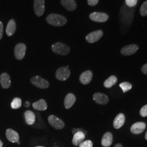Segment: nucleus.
<instances>
[{
  "label": "nucleus",
  "mask_w": 147,
  "mask_h": 147,
  "mask_svg": "<svg viewBox=\"0 0 147 147\" xmlns=\"http://www.w3.org/2000/svg\"><path fill=\"white\" fill-rule=\"evenodd\" d=\"M93 100L97 103L100 105H105L108 103L109 99V97L103 93H96L93 95Z\"/></svg>",
  "instance_id": "11"
},
{
  "label": "nucleus",
  "mask_w": 147,
  "mask_h": 147,
  "mask_svg": "<svg viewBox=\"0 0 147 147\" xmlns=\"http://www.w3.org/2000/svg\"><path fill=\"white\" fill-rule=\"evenodd\" d=\"M76 101V97L72 93H69L66 95L64 99V106L65 109H69L73 106Z\"/></svg>",
  "instance_id": "20"
},
{
  "label": "nucleus",
  "mask_w": 147,
  "mask_h": 147,
  "mask_svg": "<svg viewBox=\"0 0 147 147\" xmlns=\"http://www.w3.org/2000/svg\"><path fill=\"white\" fill-rule=\"evenodd\" d=\"M6 137L7 139L12 143H17L19 141V135L18 133L13 129H8L6 130Z\"/></svg>",
  "instance_id": "13"
},
{
  "label": "nucleus",
  "mask_w": 147,
  "mask_h": 147,
  "mask_svg": "<svg viewBox=\"0 0 147 147\" xmlns=\"http://www.w3.org/2000/svg\"><path fill=\"white\" fill-rule=\"evenodd\" d=\"M125 121V117L123 113H119L116 116L113 121V126L116 129H119L124 125Z\"/></svg>",
  "instance_id": "17"
},
{
  "label": "nucleus",
  "mask_w": 147,
  "mask_h": 147,
  "mask_svg": "<svg viewBox=\"0 0 147 147\" xmlns=\"http://www.w3.org/2000/svg\"><path fill=\"white\" fill-rule=\"evenodd\" d=\"M34 9L37 16H42L45 11V0H34Z\"/></svg>",
  "instance_id": "9"
},
{
  "label": "nucleus",
  "mask_w": 147,
  "mask_h": 147,
  "mask_svg": "<svg viewBox=\"0 0 147 147\" xmlns=\"http://www.w3.org/2000/svg\"><path fill=\"white\" fill-rule=\"evenodd\" d=\"M3 25L1 21H0V40L3 37Z\"/></svg>",
  "instance_id": "32"
},
{
  "label": "nucleus",
  "mask_w": 147,
  "mask_h": 147,
  "mask_svg": "<svg viewBox=\"0 0 147 147\" xmlns=\"http://www.w3.org/2000/svg\"><path fill=\"white\" fill-rule=\"evenodd\" d=\"M61 3L68 11H74L77 7V4L75 0H61Z\"/></svg>",
  "instance_id": "18"
},
{
  "label": "nucleus",
  "mask_w": 147,
  "mask_h": 147,
  "mask_svg": "<svg viewBox=\"0 0 147 147\" xmlns=\"http://www.w3.org/2000/svg\"><path fill=\"white\" fill-rule=\"evenodd\" d=\"M126 5L130 7H133L136 5L137 0H125Z\"/></svg>",
  "instance_id": "29"
},
{
  "label": "nucleus",
  "mask_w": 147,
  "mask_h": 147,
  "mask_svg": "<svg viewBox=\"0 0 147 147\" xmlns=\"http://www.w3.org/2000/svg\"><path fill=\"white\" fill-rule=\"evenodd\" d=\"M140 115L143 117L147 116V105H144L140 110Z\"/></svg>",
  "instance_id": "30"
},
{
  "label": "nucleus",
  "mask_w": 147,
  "mask_h": 147,
  "mask_svg": "<svg viewBox=\"0 0 147 147\" xmlns=\"http://www.w3.org/2000/svg\"><path fill=\"white\" fill-rule=\"evenodd\" d=\"M145 138H146V139L147 140V131L146 132V136H145Z\"/></svg>",
  "instance_id": "37"
},
{
  "label": "nucleus",
  "mask_w": 147,
  "mask_h": 147,
  "mask_svg": "<svg viewBox=\"0 0 147 147\" xmlns=\"http://www.w3.org/2000/svg\"><path fill=\"white\" fill-rule=\"evenodd\" d=\"M146 127V124L144 122H137L134 124L130 129L132 134H140L143 131Z\"/></svg>",
  "instance_id": "12"
},
{
  "label": "nucleus",
  "mask_w": 147,
  "mask_h": 147,
  "mask_svg": "<svg viewBox=\"0 0 147 147\" xmlns=\"http://www.w3.org/2000/svg\"><path fill=\"white\" fill-rule=\"evenodd\" d=\"M16 21L14 20L11 19L8 22L7 28H6V33L8 36H12L16 32Z\"/></svg>",
  "instance_id": "21"
},
{
  "label": "nucleus",
  "mask_w": 147,
  "mask_h": 147,
  "mask_svg": "<svg viewBox=\"0 0 147 147\" xmlns=\"http://www.w3.org/2000/svg\"><path fill=\"white\" fill-rule=\"evenodd\" d=\"M48 121L51 126L57 130L62 129L65 125L62 120L54 115H51L48 117Z\"/></svg>",
  "instance_id": "5"
},
{
  "label": "nucleus",
  "mask_w": 147,
  "mask_h": 147,
  "mask_svg": "<svg viewBox=\"0 0 147 147\" xmlns=\"http://www.w3.org/2000/svg\"><path fill=\"white\" fill-rule=\"evenodd\" d=\"M22 101L20 98H16L12 101L11 103V107L13 109H18L21 107Z\"/></svg>",
  "instance_id": "25"
},
{
  "label": "nucleus",
  "mask_w": 147,
  "mask_h": 147,
  "mask_svg": "<svg viewBox=\"0 0 147 147\" xmlns=\"http://www.w3.org/2000/svg\"><path fill=\"white\" fill-rule=\"evenodd\" d=\"M140 13L141 16H147V1H145L141 5L140 9Z\"/></svg>",
  "instance_id": "27"
},
{
  "label": "nucleus",
  "mask_w": 147,
  "mask_h": 147,
  "mask_svg": "<svg viewBox=\"0 0 147 147\" xmlns=\"http://www.w3.org/2000/svg\"><path fill=\"white\" fill-rule=\"evenodd\" d=\"M92 78V72L90 70H87L81 74L80 76V81L83 84H87L91 81Z\"/></svg>",
  "instance_id": "15"
},
{
  "label": "nucleus",
  "mask_w": 147,
  "mask_h": 147,
  "mask_svg": "<svg viewBox=\"0 0 147 147\" xmlns=\"http://www.w3.org/2000/svg\"><path fill=\"white\" fill-rule=\"evenodd\" d=\"M0 82L3 88L7 89L9 88L11 85V78L9 75L5 73L2 74L0 76Z\"/></svg>",
  "instance_id": "16"
},
{
  "label": "nucleus",
  "mask_w": 147,
  "mask_h": 147,
  "mask_svg": "<svg viewBox=\"0 0 147 147\" xmlns=\"http://www.w3.org/2000/svg\"><path fill=\"white\" fill-rule=\"evenodd\" d=\"M117 82V77L114 75H112L106 80V81L104 82V85L106 88H109L116 84Z\"/></svg>",
  "instance_id": "24"
},
{
  "label": "nucleus",
  "mask_w": 147,
  "mask_h": 147,
  "mask_svg": "<svg viewBox=\"0 0 147 147\" xmlns=\"http://www.w3.org/2000/svg\"><path fill=\"white\" fill-rule=\"evenodd\" d=\"M52 50L55 53L64 56L68 55L70 53V49L66 44L62 42H58L53 44Z\"/></svg>",
  "instance_id": "2"
},
{
  "label": "nucleus",
  "mask_w": 147,
  "mask_h": 147,
  "mask_svg": "<svg viewBox=\"0 0 147 147\" xmlns=\"http://www.w3.org/2000/svg\"><path fill=\"white\" fill-rule=\"evenodd\" d=\"M115 147H123V146L121 144H119V143H118V144H117L116 146H115Z\"/></svg>",
  "instance_id": "35"
},
{
  "label": "nucleus",
  "mask_w": 147,
  "mask_h": 147,
  "mask_svg": "<svg viewBox=\"0 0 147 147\" xmlns=\"http://www.w3.org/2000/svg\"><path fill=\"white\" fill-rule=\"evenodd\" d=\"M99 2V0H88V3L89 5L94 6Z\"/></svg>",
  "instance_id": "31"
},
{
  "label": "nucleus",
  "mask_w": 147,
  "mask_h": 147,
  "mask_svg": "<svg viewBox=\"0 0 147 147\" xmlns=\"http://www.w3.org/2000/svg\"><path fill=\"white\" fill-rule=\"evenodd\" d=\"M73 133L74 134L72 142L74 146H79L85 138V133L82 130L74 129Z\"/></svg>",
  "instance_id": "4"
},
{
  "label": "nucleus",
  "mask_w": 147,
  "mask_h": 147,
  "mask_svg": "<svg viewBox=\"0 0 147 147\" xmlns=\"http://www.w3.org/2000/svg\"><path fill=\"white\" fill-rule=\"evenodd\" d=\"M25 118L27 124L28 125H32L36 121V116L34 113L31 111H26L25 113Z\"/></svg>",
  "instance_id": "23"
},
{
  "label": "nucleus",
  "mask_w": 147,
  "mask_h": 147,
  "mask_svg": "<svg viewBox=\"0 0 147 147\" xmlns=\"http://www.w3.org/2000/svg\"><path fill=\"white\" fill-rule=\"evenodd\" d=\"M113 142V135L110 132L105 133L101 140V144L103 147H109L110 146Z\"/></svg>",
  "instance_id": "19"
},
{
  "label": "nucleus",
  "mask_w": 147,
  "mask_h": 147,
  "mask_svg": "<svg viewBox=\"0 0 147 147\" xmlns=\"http://www.w3.org/2000/svg\"><path fill=\"white\" fill-rule=\"evenodd\" d=\"M89 18L95 22H104L109 19V16L104 13L93 12L89 15Z\"/></svg>",
  "instance_id": "8"
},
{
  "label": "nucleus",
  "mask_w": 147,
  "mask_h": 147,
  "mask_svg": "<svg viewBox=\"0 0 147 147\" xmlns=\"http://www.w3.org/2000/svg\"><path fill=\"white\" fill-rule=\"evenodd\" d=\"M17 143H18V144H20V142H19V141H18Z\"/></svg>",
  "instance_id": "38"
},
{
  "label": "nucleus",
  "mask_w": 147,
  "mask_h": 147,
  "mask_svg": "<svg viewBox=\"0 0 147 147\" xmlns=\"http://www.w3.org/2000/svg\"><path fill=\"white\" fill-rule=\"evenodd\" d=\"M47 21L48 24L55 26H62L67 22V19L57 14H51L47 16Z\"/></svg>",
  "instance_id": "1"
},
{
  "label": "nucleus",
  "mask_w": 147,
  "mask_h": 147,
  "mask_svg": "<svg viewBox=\"0 0 147 147\" xmlns=\"http://www.w3.org/2000/svg\"><path fill=\"white\" fill-rule=\"evenodd\" d=\"M119 86L123 90L124 93H125L126 92L130 90L132 88V84L127 82H124L121 83V84H119Z\"/></svg>",
  "instance_id": "26"
},
{
  "label": "nucleus",
  "mask_w": 147,
  "mask_h": 147,
  "mask_svg": "<svg viewBox=\"0 0 147 147\" xmlns=\"http://www.w3.org/2000/svg\"><path fill=\"white\" fill-rule=\"evenodd\" d=\"M70 75V71L69 68L61 67L58 69L56 73V77L59 81H66Z\"/></svg>",
  "instance_id": "6"
},
{
  "label": "nucleus",
  "mask_w": 147,
  "mask_h": 147,
  "mask_svg": "<svg viewBox=\"0 0 147 147\" xmlns=\"http://www.w3.org/2000/svg\"><path fill=\"white\" fill-rule=\"evenodd\" d=\"M25 106L26 107H28L30 106V102L28 101H26L25 104Z\"/></svg>",
  "instance_id": "34"
},
{
  "label": "nucleus",
  "mask_w": 147,
  "mask_h": 147,
  "mask_svg": "<svg viewBox=\"0 0 147 147\" xmlns=\"http://www.w3.org/2000/svg\"><path fill=\"white\" fill-rule=\"evenodd\" d=\"M26 46L23 43H19L17 44L14 49V55L16 58L21 60L24 58L26 53Z\"/></svg>",
  "instance_id": "7"
},
{
  "label": "nucleus",
  "mask_w": 147,
  "mask_h": 147,
  "mask_svg": "<svg viewBox=\"0 0 147 147\" xmlns=\"http://www.w3.org/2000/svg\"><path fill=\"white\" fill-rule=\"evenodd\" d=\"M3 146V143L0 140V147H2Z\"/></svg>",
  "instance_id": "36"
},
{
  "label": "nucleus",
  "mask_w": 147,
  "mask_h": 147,
  "mask_svg": "<svg viewBox=\"0 0 147 147\" xmlns=\"http://www.w3.org/2000/svg\"><path fill=\"white\" fill-rule=\"evenodd\" d=\"M138 49V47L136 44H131L123 47L121 50V53L124 56H129L135 53Z\"/></svg>",
  "instance_id": "14"
},
{
  "label": "nucleus",
  "mask_w": 147,
  "mask_h": 147,
  "mask_svg": "<svg viewBox=\"0 0 147 147\" xmlns=\"http://www.w3.org/2000/svg\"><path fill=\"white\" fill-rule=\"evenodd\" d=\"M32 106L35 110L38 111L46 110L47 108V103L44 99H40L34 102Z\"/></svg>",
  "instance_id": "22"
},
{
  "label": "nucleus",
  "mask_w": 147,
  "mask_h": 147,
  "mask_svg": "<svg viewBox=\"0 0 147 147\" xmlns=\"http://www.w3.org/2000/svg\"><path fill=\"white\" fill-rule=\"evenodd\" d=\"M79 147H93V142L90 140L84 141L79 144Z\"/></svg>",
  "instance_id": "28"
},
{
  "label": "nucleus",
  "mask_w": 147,
  "mask_h": 147,
  "mask_svg": "<svg viewBox=\"0 0 147 147\" xmlns=\"http://www.w3.org/2000/svg\"><path fill=\"white\" fill-rule=\"evenodd\" d=\"M103 36L102 30H97L89 33L86 37V40L89 43H93L98 41Z\"/></svg>",
  "instance_id": "10"
},
{
  "label": "nucleus",
  "mask_w": 147,
  "mask_h": 147,
  "mask_svg": "<svg viewBox=\"0 0 147 147\" xmlns=\"http://www.w3.org/2000/svg\"><path fill=\"white\" fill-rule=\"evenodd\" d=\"M142 72L144 74H147V64H144L142 68Z\"/></svg>",
  "instance_id": "33"
},
{
  "label": "nucleus",
  "mask_w": 147,
  "mask_h": 147,
  "mask_svg": "<svg viewBox=\"0 0 147 147\" xmlns=\"http://www.w3.org/2000/svg\"><path fill=\"white\" fill-rule=\"evenodd\" d=\"M31 82L33 85L40 89H45L49 86V83L47 80L39 76H36L31 78Z\"/></svg>",
  "instance_id": "3"
},
{
  "label": "nucleus",
  "mask_w": 147,
  "mask_h": 147,
  "mask_svg": "<svg viewBox=\"0 0 147 147\" xmlns=\"http://www.w3.org/2000/svg\"><path fill=\"white\" fill-rule=\"evenodd\" d=\"M40 147V146H39V147Z\"/></svg>",
  "instance_id": "39"
}]
</instances>
